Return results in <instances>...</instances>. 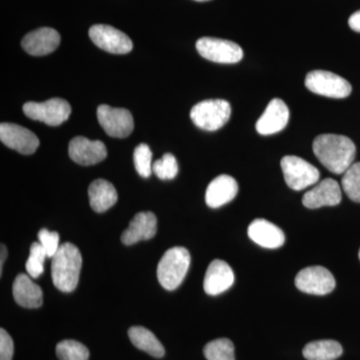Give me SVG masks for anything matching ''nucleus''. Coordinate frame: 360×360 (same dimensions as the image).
Instances as JSON below:
<instances>
[{"instance_id": "obj_1", "label": "nucleus", "mask_w": 360, "mask_h": 360, "mask_svg": "<svg viewBox=\"0 0 360 360\" xmlns=\"http://www.w3.org/2000/svg\"><path fill=\"white\" fill-rule=\"evenodd\" d=\"M314 155L324 167L335 174H343L354 165L356 148L345 135L321 134L314 139Z\"/></svg>"}, {"instance_id": "obj_2", "label": "nucleus", "mask_w": 360, "mask_h": 360, "mask_svg": "<svg viewBox=\"0 0 360 360\" xmlns=\"http://www.w3.org/2000/svg\"><path fill=\"white\" fill-rule=\"evenodd\" d=\"M82 266V253L77 246L70 243L61 245L51 262V277L56 288L63 292L75 290Z\"/></svg>"}, {"instance_id": "obj_3", "label": "nucleus", "mask_w": 360, "mask_h": 360, "mask_svg": "<svg viewBox=\"0 0 360 360\" xmlns=\"http://www.w3.org/2000/svg\"><path fill=\"white\" fill-rule=\"evenodd\" d=\"M191 265V255L184 248H169L161 257L158 278L163 288L175 290L186 278Z\"/></svg>"}, {"instance_id": "obj_4", "label": "nucleus", "mask_w": 360, "mask_h": 360, "mask_svg": "<svg viewBox=\"0 0 360 360\" xmlns=\"http://www.w3.org/2000/svg\"><path fill=\"white\" fill-rule=\"evenodd\" d=\"M231 115V106L224 99H208L195 104L191 117L196 127L207 131H215L224 127Z\"/></svg>"}, {"instance_id": "obj_5", "label": "nucleus", "mask_w": 360, "mask_h": 360, "mask_svg": "<svg viewBox=\"0 0 360 360\" xmlns=\"http://www.w3.org/2000/svg\"><path fill=\"white\" fill-rule=\"evenodd\" d=\"M305 86L315 94L330 98H345L352 91L347 79L328 70L310 71L305 77Z\"/></svg>"}, {"instance_id": "obj_6", "label": "nucleus", "mask_w": 360, "mask_h": 360, "mask_svg": "<svg viewBox=\"0 0 360 360\" xmlns=\"http://www.w3.org/2000/svg\"><path fill=\"white\" fill-rule=\"evenodd\" d=\"M284 180L293 191H300L317 184L321 177L319 169L303 158L284 156L281 162Z\"/></svg>"}, {"instance_id": "obj_7", "label": "nucleus", "mask_w": 360, "mask_h": 360, "mask_svg": "<svg viewBox=\"0 0 360 360\" xmlns=\"http://www.w3.org/2000/svg\"><path fill=\"white\" fill-rule=\"evenodd\" d=\"M23 112L30 120L58 127L70 118L71 106L65 99L51 98L44 103H26Z\"/></svg>"}, {"instance_id": "obj_8", "label": "nucleus", "mask_w": 360, "mask_h": 360, "mask_svg": "<svg viewBox=\"0 0 360 360\" xmlns=\"http://www.w3.org/2000/svg\"><path fill=\"white\" fill-rule=\"evenodd\" d=\"M196 49L203 58L217 63H238L243 58V51L231 40L201 37L196 42Z\"/></svg>"}, {"instance_id": "obj_9", "label": "nucleus", "mask_w": 360, "mask_h": 360, "mask_svg": "<svg viewBox=\"0 0 360 360\" xmlns=\"http://www.w3.org/2000/svg\"><path fill=\"white\" fill-rule=\"evenodd\" d=\"M97 118L104 131L111 137L125 139L134 131V117L130 111L124 108H115L103 104L97 108Z\"/></svg>"}, {"instance_id": "obj_10", "label": "nucleus", "mask_w": 360, "mask_h": 360, "mask_svg": "<svg viewBox=\"0 0 360 360\" xmlns=\"http://www.w3.org/2000/svg\"><path fill=\"white\" fill-rule=\"evenodd\" d=\"M295 285L309 295H326L335 288V279L323 266H309L300 270L295 277Z\"/></svg>"}, {"instance_id": "obj_11", "label": "nucleus", "mask_w": 360, "mask_h": 360, "mask_svg": "<svg viewBox=\"0 0 360 360\" xmlns=\"http://www.w3.org/2000/svg\"><path fill=\"white\" fill-rule=\"evenodd\" d=\"M89 37L96 46L110 53L127 54L134 49L131 39L125 33L110 25L91 26Z\"/></svg>"}, {"instance_id": "obj_12", "label": "nucleus", "mask_w": 360, "mask_h": 360, "mask_svg": "<svg viewBox=\"0 0 360 360\" xmlns=\"http://www.w3.org/2000/svg\"><path fill=\"white\" fill-rule=\"evenodd\" d=\"M0 141L7 148L25 155H33L40 143L39 137L30 129L6 122L0 124Z\"/></svg>"}, {"instance_id": "obj_13", "label": "nucleus", "mask_w": 360, "mask_h": 360, "mask_svg": "<svg viewBox=\"0 0 360 360\" xmlns=\"http://www.w3.org/2000/svg\"><path fill=\"white\" fill-rule=\"evenodd\" d=\"M68 153L77 165L89 167L101 162L108 156V149L103 141H90L84 136H77L70 141Z\"/></svg>"}, {"instance_id": "obj_14", "label": "nucleus", "mask_w": 360, "mask_h": 360, "mask_svg": "<svg viewBox=\"0 0 360 360\" xmlns=\"http://www.w3.org/2000/svg\"><path fill=\"white\" fill-rule=\"evenodd\" d=\"M342 198L338 182L333 179H326L319 182L303 195L302 203L310 210L321 208L322 206L340 205Z\"/></svg>"}, {"instance_id": "obj_15", "label": "nucleus", "mask_w": 360, "mask_h": 360, "mask_svg": "<svg viewBox=\"0 0 360 360\" xmlns=\"http://www.w3.org/2000/svg\"><path fill=\"white\" fill-rule=\"evenodd\" d=\"M290 120V110L281 99L274 98L265 108L257 122V130L262 135H271L285 129Z\"/></svg>"}, {"instance_id": "obj_16", "label": "nucleus", "mask_w": 360, "mask_h": 360, "mask_svg": "<svg viewBox=\"0 0 360 360\" xmlns=\"http://www.w3.org/2000/svg\"><path fill=\"white\" fill-rule=\"evenodd\" d=\"M60 44V35L53 28L42 27L26 34L21 45L27 53L34 56H47Z\"/></svg>"}, {"instance_id": "obj_17", "label": "nucleus", "mask_w": 360, "mask_h": 360, "mask_svg": "<svg viewBox=\"0 0 360 360\" xmlns=\"http://www.w3.org/2000/svg\"><path fill=\"white\" fill-rule=\"evenodd\" d=\"M158 231V219L153 212H139L130 221L129 226L123 231V245H132L141 240L155 238Z\"/></svg>"}, {"instance_id": "obj_18", "label": "nucleus", "mask_w": 360, "mask_h": 360, "mask_svg": "<svg viewBox=\"0 0 360 360\" xmlns=\"http://www.w3.org/2000/svg\"><path fill=\"white\" fill-rule=\"evenodd\" d=\"M234 283L233 270L224 260L215 259L206 270L203 288L208 295H219L231 288Z\"/></svg>"}, {"instance_id": "obj_19", "label": "nucleus", "mask_w": 360, "mask_h": 360, "mask_svg": "<svg viewBox=\"0 0 360 360\" xmlns=\"http://www.w3.org/2000/svg\"><path fill=\"white\" fill-rule=\"evenodd\" d=\"M238 193V184L231 175L221 174L215 177L206 189V205L219 208L234 200Z\"/></svg>"}, {"instance_id": "obj_20", "label": "nucleus", "mask_w": 360, "mask_h": 360, "mask_svg": "<svg viewBox=\"0 0 360 360\" xmlns=\"http://www.w3.org/2000/svg\"><path fill=\"white\" fill-rule=\"evenodd\" d=\"M248 236L253 243L269 250L281 248L285 241V236L278 226L262 219L251 222L248 227Z\"/></svg>"}, {"instance_id": "obj_21", "label": "nucleus", "mask_w": 360, "mask_h": 360, "mask_svg": "<svg viewBox=\"0 0 360 360\" xmlns=\"http://www.w3.org/2000/svg\"><path fill=\"white\" fill-rule=\"evenodd\" d=\"M14 300L20 307L25 309H37L44 302V292L37 283H33L32 277L20 274L16 277L13 285Z\"/></svg>"}, {"instance_id": "obj_22", "label": "nucleus", "mask_w": 360, "mask_h": 360, "mask_svg": "<svg viewBox=\"0 0 360 360\" xmlns=\"http://www.w3.org/2000/svg\"><path fill=\"white\" fill-rule=\"evenodd\" d=\"M89 203L96 212L103 213L117 202V191L108 180L97 179L89 188Z\"/></svg>"}, {"instance_id": "obj_23", "label": "nucleus", "mask_w": 360, "mask_h": 360, "mask_svg": "<svg viewBox=\"0 0 360 360\" xmlns=\"http://www.w3.org/2000/svg\"><path fill=\"white\" fill-rule=\"evenodd\" d=\"M129 340L139 349L143 350L151 356L160 359L165 354V347L158 338L148 328L134 326L129 330Z\"/></svg>"}, {"instance_id": "obj_24", "label": "nucleus", "mask_w": 360, "mask_h": 360, "mask_svg": "<svg viewBox=\"0 0 360 360\" xmlns=\"http://www.w3.org/2000/svg\"><path fill=\"white\" fill-rule=\"evenodd\" d=\"M342 347L335 340L312 341L303 348V356L307 360H335L342 354Z\"/></svg>"}, {"instance_id": "obj_25", "label": "nucleus", "mask_w": 360, "mask_h": 360, "mask_svg": "<svg viewBox=\"0 0 360 360\" xmlns=\"http://www.w3.org/2000/svg\"><path fill=\"white\" fill-rule=\"evenodd\" d=\"M203 354L207 360H236L234 345L227 338H219L205 345Z\"/></svg>"}, {"instance_id": "obj_26", "label": "nucleus", "mask_w": 360, "mask_h": 360, "mask_svg": "<svg viewBox=\"0 0 360 360\" xmlns=\"http://www.w3.org/2000/svg\"><path fill=\"white\" fill-rule=\"evenodd\" d=\"M56 355L60 360H89V350L77 340H66L58 343Z\"/></svg>"}, {"instance_id": "obj_27", "label": "nucleus", "mask_w": 360, "mask_h": 360, "mask_svg": "<svg viewBox=\"0 0 360 360\" xmlns=\"http://www.w3.org/2000/svg\"><path fill=\"white\" fill-rule=\"evenodd\" d=\"M341 186L350 200L360 203V162L354 163L343 174Z\"/></svg>"}, {"instance_id": "obj_28", "label": "nucleus", "mask_w": 360, "mask_h": 360, "mask_svg": "<svg viewBox=\"0 0 360 360\" xmlns=\"http://www.w3.org/2000/svg\"><path fill=\"white\" fill-rule=\"evenodd\" d=\"M46 252L39 243H33L30 246V257L26 262L25 269L28 276L32 278H39L44 271L45 258Z\"/></svg>"}, {"instance_id": "obj_29", "label": "nucleus", "mask_w": 360, "mask_h": 360, "mask_svg": "<svg viewBox=\"0 0 360 360\" xmlns=\"http://www.w3.org/2000/svg\"><path fill=\"white\" fill-rule=\"evenodd\" d=\"M134 161L135 169L141 176L148 179L153 172V153L148 144L141 143L134 149Z\"/></svg>"}, {"instance_id": "obj_30", "label": "nucleus", "mask_w": 360, "mask_h": 360, "mask_svg": "<svg viewBox=\"0 0 360 360\" xmlns=\"http://www.w3.org/2000/svg\"><path fill=\"white\" fill-rule=\"evenodd\" d=\"M153 172L162 180L174 179L179 174V163L172 153H165L160 160L153 165Z\"/></svg>"}, {"instance_id": "obj_31", "label": "nucleus", "mask_w": 360, "mask_h": 360, "mask_svg": "<svg viewBox=\"0 0 360 360\" xmlns=\"http://www.w3.org/2000/svg\"><path fill=\"white\" fill-rule=\"evenodd\" d=\"M39 243L42 245L47 257H53L59 248V234L56 231H51L46 229H40L39 232Z\"/></svg>"}, {"instance_id": "obj_32", "label": "nucleus", "mask_w": 360, "mask_h": 360, "mask_svg": "<svg viewBox=\"0 0 360 360\" xmlns=\"http://www.w3.org/2000/svg\"><path fill=\"white\" fill-rule=\"evenodd\" d=\"M14 345L11 336L4 328L0 329V360H11Z\"/></svg>"}, {"instance_id": "obj_33", "label": "nucleus", "mask_w": 360, "mask_h": 360, "mask_svg": "<svg viewBox=\"0 0 360 360\" xmlns=\"http://www.w3.org/2000/svg\"><path fill=\"white\" fill-rule=\"evenodd\" d=\"M348 25L354 32H360V11L350 16L349 20H348Z\"/></svg>"}, {"instance_id": "obj_34", "label": "nucleus", "mask_w": 360, "mask_h": 360, "mask_svg": "<svg viewBox=\"0 0 360 360\" xmlns=\"http://www.w3.org/2000/svg\"><path fill=\"white\" fill-rule=\"evenodd\" d=\"M0 276H2V269H4V262H6L7 257L6 246L1 245V255H0Z\"/></svg>"}, {"instance_id": "obj_35", "label": "nucleus", "mask_w": 360, "mask_h": 360, "mask_svg": "<svg viewBox=\"0 0 360 360\" xmlns=\"http://www.w3.org/2000/svg\"><path fill=\"white\" fill-rule=\"evenodd\" d=\"M195 1L203 2V1H208V0H195Z\"/></svg>"}, {"instance_id": "obj_36", "label": "nucleus", "mask_w": 360, "mask_h": 360, "mask_svg": "<svg viewBox=\"0 0 360 360\" xmlns=\"http://www.w3.org/2000/svg\"><path fill=\"white\" fill-rule=\"evenodd\" d=\"M359 259H360V250H359Z\"/></svg>"}]
</instances>
